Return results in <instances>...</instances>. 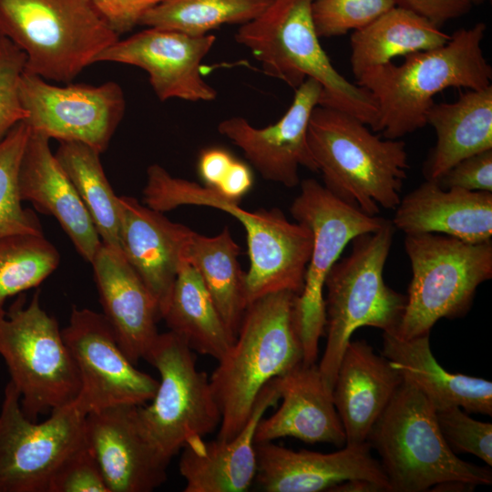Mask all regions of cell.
<instances>
[{
    "mask_svg": "<svg viewBox=\"0 0 492 492\" xmlns=\"http://www.w3.org/2000/svg\"><path fill=\"white\" fill-rule=\"evenodd\" d=\"M143 200L160 212L183 205L204 206L238 220L246 231L250 259L245 272L248 303L272 292H302L313 234L306 225L289 221L279 209L248 211L204 185L171 176L159 164L148 168Z\"/></svg>",
    "mask_w": 492,
    "mask_h": 492,
    "instance_id": "1",
    "label": "cell"
},
{
    "mask_svg": "<svg viewBox=\"0 0 492 492\" xmlns=\"http://www.w3.org/2000/svg\"><path fill=\"white\" fill-rule=\"evenodd\" d=\"M486 29L482 22L458 29L439 47L409 54L401 65L389 62L363 73L356 84L376 102L375 131L398 139L427 125L434 97L446 88L490 86L492 67L482 49Z\"/></svg>",
    "mask_w": 492,
    "mask_h": 492,
    "instance_id": "2",
    "label": "cell"
},
{
    "mask_svg": "<svg viewBox=\"0 0 492 492\" xmlns=\"http://www.w3.org/2000/svg\"><path fill=\"white\" fill-rule=\"evenodd\" d=\"M297 295L272 292L247 306L234 342L210 376L221 413L217 438L235 436L264 385L302 363L295 321Z\"/></svg>",
    "mask_w": 492,
    "mask_h": 492,
    "instance_id": "3",
    "label": "cell"
},
{
    "mask_svg": "<svg viewBox=\"0 0 492 492\" xmlns=\"http://www.w3.org/2000/svg\"><path fill=\"white\" fill-rule=\"evenodd\" d=\"M307 138L333 195L371 216L396 208L409 169L404 141L382 139L356 118L323 106L312 112Z\"/></svg>",
    "mask_w": 492,
    "mask_h": 492,
    "instance_id": "4",
    "label": "cell"
},
{
    "mask_svg": "<svg viewBox=\"0 0 492 492\" xmlns=\"http://www.w3.org/2000/svg\"><path fill=\"white\" fill-rule=\"evenodd\" d=\"M313 0H271L235 40L251 50L263 72L297 88L307 78L323 88L319 106L347 113L375 131L378 108L371 93L349 82L332 65L312 16Z\"/></svg>",
    "mask_w": 492,
    "mask_h": 492,
    "instance_id": "5",
    "label": "cell"
},
{
    "mask_svg": "<svg viewBox=\"0 0 492 492\" xmlns=\"http://www.w3.org/2000/svg\"><path fill=\"white\" fill-rule=\"evenodd\" d=\"M395 229L386 220L378 230L353 239L351 253L339 259L327 275L326 344L318 369L331 394L340 361L355 330L370 326L391 333L399 327L406 296L388 287L383 277Z\"/></svg>",
    "mask_w": 492,
    "mask_h": 492,
    "instance_id": "6",
    "label": "cell"
},
{
    "mask_svg": "<svg viewBox=\"0 0 492 492\" xmlns=\"http://www.w3.org/2000/svg\"><path fill=\"white\" fill-rule=\"evenodd\" d=\"M367 442L381 457L390 492H424L450 481L474 486L492 483L490 470L460 459L450 449L435 408L405 381L373 426Z\"/></svg>",
    "mask_w": 492,
    "mask_h": 492,
    "instance_id": "7",
    "label": "cell"
},
{
    "mask_svg": "<svg viewBox=\"0 0 492 492\" xmlns=\"http://www.w3.org/2000/svg\"><path fill=\"white\" fill-rule=\"evenodd\" d=\"M0 35L25 53V71L66 84L119 39L91 0H0Z\"/></svg>",
    "mask_w": 492,
    "mask_h": 492,
    "instance_id": "8",
    "label": "cell"
},
{
    "mask_svg": "<svg viewBox=\"0 0 492 492\" xmlns=\"http://www.w3.org/2000/svg\"><path fill=\"white\" fill-rule=\"evenodd\" d=\"M412 279L396 333L409 339L430 333L442 318L470 309L477 289L492 277V241L472 243L436 233L406 234Z\"/></svg>",
    "mask_w": 492,
    "mask_h": 492,
    "instance_id": "9",
    "label": "cell"
},
{
    "mask_svg": "<svg viewBox=\"0 0 492 492\" xmlns=\"http://www.w3.org/2000/svg\"><path fill=\"white\" fill-rule=\"evenodd\" d=\"M0 355L32 421L77 399L80 377L56 318L41 307L39 292L29 304L18 298L0 312Z\"/></svg>",
    "mask_w": 492,
    "mask_h": 492,
    "instance_id": "10",
    "label": "cell"
},
{
    "mask_svg": "<svg viewBox=\"0 0 492 492\" xmlns=\"http://www.w3.org/2000/svg\"><path fill=\"white\" fill-rule=\"evenodd\" d=\"M146 361L157 369L159 380L150 404L138 405V417L149 440L169 463L189 441L220 426L221 413L210 377L172 332L159 333Z\"/></svg>",
    "mask_w": 492,
    "mask_h": 492,
    "instance_id": "11",
    "label": "cell"
},
{
    "mask_svg": "<svg viewBox=\"0 0 492 492\" xmlns=\"http://www.w3.org/2000/svg\"><path fill=\"white\" fill-rule=\"evenodd\" d=\"M301 190L290 211L313 234L303 287L295 300V321L303 360L315 364L320 338L324 334V284L346 245L355 237L378 230L386 220L345 203L314 179L300 182Z\"/></svg>",
    "mask_w": 492,
    "mask_h": 492,
    "instance_id": "12",
    "label": "cell"
},
{
    "mask_svg": "<svg viewBox=\"0 0 492 492\" xmlns=\"http://www.w3.org/2000/svg\"><path fill=\"white\" fill-rule=\"evenodd\" d=\"M86 415L73 402L32 421L9 381L0 410V492H47L59 466L86 443Z\"/></svg>",
    "mask_w": 492,
    "mask_h": 492,
    "instance_id": "13",
    "label": "cell"
},
{
    "mask_svg": "<svg viewBox=\"0 0 492 492\" xmlns=\"http://www.w3.org/2000/svg\"><path fill=\"white\" fill-rule=\"evenodd\" d=\"M19 94L31 130L59 141L85 143L103 152L120 123L126 108L121 87L113 81L51 85L24 71Z\"/></svg>",
    "mask_w": 492,
    "mask_h": 492,
    "instance_id": "14",
    "label": "cell"
},
{
    "mask_svg": "<svg viewBox=\"0 0 492 492\" xmlns=\"http://www.w3.org/2000/svg\"><path fill=\"white\" fill-rule=\"evenodd\" d=\"M61 332L79 374L81 385L75 404L83 413L120 405H142L153 398L159 380L136 368L103 313L74 307Z\"/></svg>",
    "mask_w": 492,
    "mask_h": 492,
    "instance_id": "15",
    "label": "cell"
},
{
    "mask_svg": "<svg viewBox=\"0 0 492 492\" xmlns=\"http://www.w3.org/2000/svg\"><path fill=\"white\" fill-rule=\"evenodd\" d=\"M211 34L190 36L179 31L148 27L104 49L96 62L135 66L149 74V83L160 101L179 98L212 101L217 90L201 74V62L212 48Z\"/></svg>",
    "mask_w": 492,
    "mask_h": 492,
    "instance_id": "16",
    "label": "cell"
},
{
    "mask_svg": "<svg viewBox=\"0 0 492 492\" xmlns=\"http://www.w3.org/2000/svg\"><path fill=\"white\" fill-rule=\"evenodd\" d=\"M284 115L274 124L255 128L244 118L232 117L218 125V131L239 147L263 179L294 188L300 184L299 169L318 172L308 145L313 110L322 99V86L307 78L294 89Z\"/></svg>",
    "mask_w": 492,
    "mask_h": 492,
    "instance_id": "17",
    "label": "cell"
},
{
    "mask_svg": "<svg viewBox=\"0 0 492 492\" xmlns=\"http://www.w3.org/2000/svg\"><path fill=\"white\" fill-rule=\"evenodd\" d=\"M138 405L86 415L85 437L109 492H150L167 480V462L139 424Z\"/></svg>",
    "mask_w": 492,
    "mask_h": 492,
    "instance_id": "18",
    "label": "cell"
},
{
    "mask_svg": "<svg viewBox=\"0 0 492 492\" xmlns=\"http://www.w3.org/2000/svg\"><path fill=\"white\" fill-rule=\"evenodd\" d=\"M254 482L265 492H320L346 480L364 478L390 492L381 464L371 455L368 442L333 453L292 450L272 442L255 443Z\"/></svg>",
    "mask_w": 492,
    "mask_h": 492,
    "instance_id": "19",
    "label": "cell"
},
{
    "mask_svg": "<svg viewBox=\"0 0 492 492\" xmlns=\"http://www.w3.org/2000/svg\"><path fill=\"white\" fill-rule=\"evenodd\" d=\"M121 251L154 298L159 317L169 297L192 230L129 196H118Z\"/></svg>",
    "mask_w": 492,
    "mask_h": 492,
    "instance_id": "20",
    "label": "cell"
},
{
    "mask_svg": "<svg viewBox=\"0 0 492 492\" xmlns=\"http://www.w3.org/2000/svg\"><path fill=\"white\" fill-rule=\"evenodd\" d=\"M280 394L274 379L260 392L251 416L230 439L189 441L181 449L179 473L184 492H244L254 482L257 454L256 427L266 411L277 405Z\"/></svg>",
    "mask_w": 492,
    "mask_h": 492,
    "instance_id": "21",
    "label": "cell"
},
{
    "mask_svg": "<svg viewBox=\"0 0 492 492\" xmlns=\"http://www.w3.org/2000/svg\"><path fill=\"white\" fill-rule=\"evenodd\" d=\"M91 264L103 315L121 350L137 365L159 335L157 303L122 251L102 243Z\"/></svg>",
    "mask_w": 492,
    "mask_h": 492,
    "instance_id": "22",
    "label": "cell"
},
{
    "mask_svg": "<svg viewBox=\"0 0 492 492\" xmlns=\"http://www.w3.org/2000/svg\"><path fill=\"white\" fill-rule=\"evenodd\" d=\"M49 139L30 129L18 174L21 200L55 217L77 252L91 263L102 241L75 187L52 153Z\"/></svg>",
    "mask_w": 492,
    "mask_h": 492,
    "instance_id": "23",
    "label": "cell"
},
{
    "mask_svg": "<svg viewBox=\"0 0 492 492\" xmlns=\"http://www.w3.org/2000/svg\"><path fill=\"white\" fill-rule=\"evenodd\" d=\"M280 407L262 417L256 427L255 443L293 437L305 443L345 446L344 430L318 365L301 363L274 378Z\"/></svg>",
    "mask_w": 492,
    "mask_h": 492,
    "instance_id": "24",
    "label": "cell"
},
{
    "mask_svg": "<svg viewBox=\"0 0 492 492\" xmlns=\"http://www.w3.org/2000/svg\"><path fill=\"white\" fill-rule=\"evenodd\" d=\"M403 378L383 355L364 340L350 341L335 376L332 397L346 442H367L368 436L387 407Z\"/></svg>",
    "mask_w": 492,
    "mask_h": 492,
    "instance_id": "25",
    "label": "cell"
},
{
    "mask_svg": "<svg viewBox=\"0 0 492 492\" xmlns=\"http://www.w3.org/2000/svg\"><path fill=\"white\" fill-rule=\"evenodd\" d=\"M391 220L406 234L436 233L464 241H491L492 192L444 189L425 179L401 198Z\"/></svg>",
    "mask_w": 492,
    "mask_h": 492,
    "instance_id": "26",
    "label": "cell"
},
{
    "mask_svg": "<svg viewBox=\"0 0 492 492\" xmlns=\"http://www.w3.org/2000/svg\"><path fill=\"white\" fill-rule=\"evenodd\" d=\"M429 334L405 339L395 332L384 333L382 355L436 411L459 406L468 413L491 415V382L446 371L432 354Z\"/></svg>",
    "mask_w": 492,
    "mask_h": 492,
    "instance_id": "27",
    "label": "cell"
},
{
    "mask_svg": "<svg viewBox=\"0 0 492 492\" xmlns=\"http://www.w3.org/2000/svg\"><path fill=\"white\" fill-rule=\"evenodd\" d=\"M426 124L436 141L423 165L425 179H437L461 159L492 149V85L468 90L451 103L432 105Z\"/></svg>",
    "mask_w": 492,
    "mask_h": 492,
    "instance_id": "28",
    "label": "cell"
},
{
    "mask_svg": "<svg viewBox=\"0 0 492 492\" xmlns=\"http://www.w3.org/2000/svg\"><path fill=\"white\" fill-rule=\"evenodd\" d=\"M450 35L425 18L394 6L350 38V64L354 77L397 56L439 47Z\"/></svg>",
    "mask_w": 492,
    "mask_h": 492,
    "instance_id": "29",
    "label": "cell"
},
{
    "mask_svg": "<svg viewBox=\"0 0 492 492\" xmlns=\"http://www.w3.org/2000/svg\"><path fill=\"white\" fill-rule=\"evenodd\" d=\"M192 352L220 360L234 342L198 271L184 259L162 315Z\"/></svg>",
    "mask_w": 492,
    "mask_h": 492,
    "instance_id": "30",
    "label": "cell"
},
{
    "mask_svg": "<svg viewBox=\"0 0 492 492\" xmlns=\"http://www.w3.org/2000/svg\"><path fill=\"white\" fill-rule=\"evenodd\" d=\"M240 254L228 227L212 237L192 231L185 250L186 261L198 271L234 340L249 304Z\"/></svg>",
    "mask_w": 492,
    "mask_h": 492,
    "instance_id": "31",
    "label": "cell"
},
{
    "mask_svg": "<svg viewBox=\"0 0 492 492\" xmlns=\"http://www.w3.org/2000/svg\"><path fill=\"white\" fill-rule=\"evenodd\" d=\"M56 159L85 205L102 243L121 251L119 208L102 168L99 152L77 141H59Z\"/></svg>",
    "mask_w": 492,
    "mask_h": 492,
    "instance_id": "32",
    "label": "cell"
},
{
    "mask_svg": "<svg viewBox=\"0 0 492 492\" xmlns=\"http://www.w3.org/2000/svg\"><path fill=\"white\" fill-rule=\"evenodd\" d=\"M271 0H164L149 10L139 25L204 36L224 25H244Z\"/></svg>",
    "mask_w": 492,
    "mask_h": 492,
    "instance_id": "33",
    "label": "cell"
},
{
    "mask_svg": "<svg viewBox=\"0 0 492 492\" xmlns=\"http://www.w3.org/2000/svg\"><path fill=\"white\" fill-rule=\"evenodd\" d=\"M59 261L57 250L43 235L0 237V312L9 297L39 285Z\"/></svg>",
    "mask_w": 492,
    "mask_h": 492,
    "instance_id": "34",
    "label": "cell"
},
{
    "mask_svg": "<svg viewBox=\"0 0 492 492\" xmlns=\"http://www.w3.org/2000/svg\"><path fill=\"white\" fill-rule=\"evenodd\" d=\"M30 128L20 121L0 141V237L43 235L35 214L21 205L19 168Z\"/></svg>",
    "mask_w": 492,
    "mask_h": 492,
    "instance_id": "35",
    "label": "cell"
},
{
    "mask_svg": "<svg viewBox=\"0 0 492 492\" xmlns=\"http://www.w3.org/2000/svg\"><path fill=\"white\" fill-rule=\"evenodd\" d=\"M395 6L394 0H313L312 16L318 36L360 30Z\"/></svg>",
    "mask_w": 492,
    "mask_h": 492,
    "instance_id": "36",
    "label": "cell"
},
{
    "mask_svg": "<svg viewBox=\"0 0 492 492\" xmlns=\"http://www.w3.org/2000/svg\"><path fill=\"white\" fill-rule=\"evenodd\" d=\"M441 434L455 453H467L492 466V424L466 415L459 406L436 411Z\"/></svg>",
    "mask_w": 492,
    "mask_h": 492,
    "instance_id": "37",
    "label": "cell"
},
{
    "mask_svg": "<svg viewBox=\"0 0 492 492\" xmlns=\"http://www.w3.org/2000/svg\"><path fill=\"white\" fill-rule=\"evenodd\" d=\"M26 63L25 53L0 35V141L12 128L27 118L19 94Z\"/></svg>",
    "mask_w": 492,
    "mask_h": 492,
    "instance_id": "38",
    "label": "cell"
},
{
    "mask_svg": "<svg viewBox=\"0 0 492 492\" xmlns=\"http://www.w3.org/2000/svg\"><path fill=\"white\" fill-rule=\"evenodd\" d=\"M47 492H109L87 442L59 466Z\"/></svg>",
    "mask_w": 492,
    "mask_h": 492,
    "instance_id": "39",
    "label": "cell"
},
{
    "mask_svg": "<svg viewBox=\"0 0 492 492\" xmlns=\"http://www.w3.org/2000/svg\"><path fill=\"white\" fill-rule=\"evenodd\" d=\"M436 180L444 189L492 192V149L461 159Z\"/></svg>",
    "mask_w": 492,
    "mask_h": 492,
    "instance_id": "40",
    "label": "cell"
},
{
    "mask_svg": "<svg viewBox=\"0 0 492 492\" xmlns=\"http://www.w3.org/2000/svg\"><path fill=\"white\" fill-rule=\"evenodd\" d=\"M164 0H91L119 36L139 25L142 16Z\"/></svg>",
    "mask_w": 492,
    "mask_h": 492,
    "instance_id": "41",
    "label": "cell"
},
{
    "mask_svg": "<svg viewBox=\"0 0 492 492\" xmlns=\"http://www.w3.org/2000/svg\"><path fill=\"white\" fill-rule=\"evenodd\" d=\"M396 6L407 9L440 27L445 23L469 12L473 0H394Z\"/></svg>",
    "mask_w": 492,
    "mask_h": 492,
    "instance_id": "42",
    "label": "cell"
},
{
    "mask_svg": "<svg viewBox=\"0 0 492 492\" xmlns=\"http://www.w3.org/2000/svg\"><path fill=\"white\" fill-rule=\"evenodd\" d=\"M236 158L226 149L209 147L200 151L197 169L203 185L216 190L229 173Z\"/></svg>",
    "mask_w": 492,
    "mask_h": 492,
    "instance_id": "43",
    "label": "cell"
},
{
    "mask_svg": "<svg viewBox=\"0 0 492 492\" xmlns=\"http://www.w3.org/2000/svg\"><path fill=\"white\" fill-rule=\"evenodd\" d=\"M253 183V173L250 166L236 158L225 179L213 190L231 200L240 202L252 189Z\"/></svg>",
    "mask_w": 492,
    "mask_h": 492,
    "instance_id": "44",
    "label": "cell"
},
{
    "mask_svg": "<svg viewBox=\"0 0 492 492\" xmlns=\"http://www.w3.org/2000/svg\"><path fill=\"white\" fill-rule=\"evenodd\" d=\"M328 491L333 492H382L385 489L375 482L364 478H354L339 483Z\"/></svg>",
    "mask_w": 492,
    "mask_h": 492,
    "instance_id": "45",
    "label": "cell"
},
{
    "mask_svg": "<svg viewBox=\"0 0 492 492\" xmlns=\"http://www.w3.org/2000/svg\"><path fill=\"white\" fill-rule=\"evenodd\" d=\"M473 1H474V4H479V3H482L485 0H473Z\"/></svg>",
    "mask_w": 492,
    "mask_h": 492,
    "instance_id": "46",
    "label": "cell"
}]
</instances>
